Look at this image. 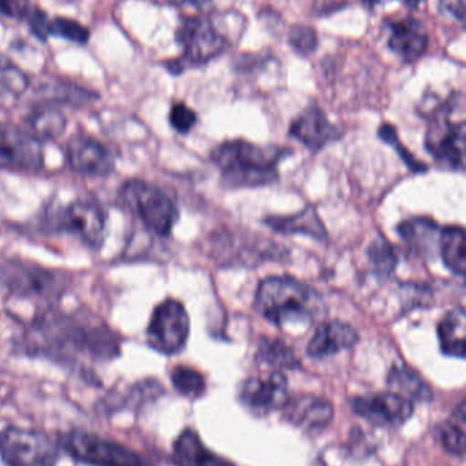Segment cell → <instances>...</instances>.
Instances as JSON below:
<instances>
[{"instance_id": "cell-1", "label": "cell", "mask_w": 466, "mask_h": 466, "mask_svg": "<svg viewBox=\"0 0 466 466\" xmlns=\"http://www.w3.org/2000/svg\"><path fill=\"white\" fill-rule=\"evenodd\" d=\"M286 155V150L279 147L234 139L219 145L211 158L227 187H262L278 179V166Z\"/></svg>"}, {"instance_id": "cell-2", "label": "cell", "mask_w": 466, "mask_h": 466, "mask_svg": "<svg viewBox=\"0 0 466 466\" xmlns=\"http://www.w3.org/2000/svg\"><path fill=\"white\" fill-rule=\"evenodd\" d=\"M256 309L268 322L284 328L311 323L320 301L308 285L293 277H268L257 287Z\"/></svg>"}, {"instance_id": "cell-3", "label": "cell", "mask_w": 466, "mask_h": 466, "mask_svg": "<svg viewBox=\"0 0 466 466\" xmlns=\"http://www.w3.org/2000/svg\"><path fill=\"white\" fill-rule=\"evenodd\" d=\"M36 350L48 355L67 356L88 353L98 359L112 358L117 353V344L106 329L79 325L77 319L46 317L35 326Z\"/></svg>"}, {"instance_id": "cell-4", "label": "cell", "mask_w": 466, "mask_h": 466, "mask_svg": "<svg viewBox=\"0 0 466 466\" xmlns=\"http://www.w3.org/2000/svg\"><path fill=\"white\" fill-rule=\"evenodd\" d=\"M426 147L440 166L453 171H464L466 122L462 93L451 96L432 115L427 130Z\"/></svg>"}, {"instance_id": "cell-5", "label": "cell", "mask_w": 466, "mask_h": 466, "mask_svg": "<svg viewBox=\"0 0 466 466\" xmlns=\"http://www.w3.org/2000/svg\"><path fill=\"white\" fill-rule=\"evenodd\" d=\"M178 44L182 46V57L169 65L170 71L178 74L186 67L207 65L215 57L221 56L229 41L216 29L207 16H192L183 19L175 35Z\"/></svg>"}, {"instance_id": "cell-6", "label": "cell", "mask_w": 466, "mask_h": 466, "mask_svg": "<svg viewBox=\"0 0 466 466\" xmlns=\"http://www.w3.org/2000/svg\"><path fill=\"white\" fill-rule=\"evenodd\" d=\"M123 202L148 231L169 236L178 221L174 201L161 188L142 180H130L122 190Z\"/></svg>"}, {"instance_id": "cell-7", "label": "cell", "mask_w": 466, "mask_h": 466, "mask_svg": "<svg viewBox=\"0 0 466 466\" xmlns=\"http://www.w3.org/2000/svg\"><path fill=\"white\" fill-rule=\"evenodd\" d=\"M0 456L7 466H55L59 451L44 432L7 427L0 432Z\"/></svg>"}, {"instance_id": "cell-8", "label": "cell", "mask_w": 466, "mask_h": 466, "mask_svg": "<svg viewBox=\"0 0 466 466\" xmlns=\"http://www.w3.org/2000/svg\"><path fill=\"white\" fill-rule=\"evenodd\" d=\"M191 333V320L181 301L167 299L161 301L150 317L147 342L161 355H177L185 348Z\"/></svg>"}, {"instance_id": "cell-9", "label": "cell", "mask_w": 466, "mask_h": 466, "mask_svg": "<svg viewBox=\"0 0 466 466\" xmlns=\"http://www.w3.org/2000/svg\"><path fill=\"white\" fill-rule=\"evenodd\" d=\"M62 446L76 461L89 466H147L130 449L88 432L63 435Z\"/></svg>"}, {"instance_id": "cell-10", "label": "cell", "mask_w": 466, "mask_h": 466, "mask_svg": "<svg viewBox=\"0 0 466 466\" xmlns=\"http://www.w3.org/2000/svg\"><path fill=\"white\" fill-rule=\"evenodd\" d=\"M43 144L30 131L0 123V169L36 172L43 168Z\"/></svg>"}, {"instance_id": "cell-11", "label": "cell", "mask_w": 466, "mask_h": 466, "mask_svg": "<svg viewBox=\"0 0 466 466\" xmlns=\"http://www.w3.org/2000/svg\"><path fill=\"white\" fill-rule=\"evenodd\" d=\"M350 408L356 415L379 426H396L412 418L413 402L394 391L355 397L350 400Z\"/></svg>"}, {"instance_id": "cell-12", "label": "cell", "mask_w": 466, "mask_h": 466, "mask_svg": "<svg viewBox=\"0 0 466 466\" xmlns=\"http://www.w3.org/2000/svg\"><path fill=\"white\" fill-rule=\"evenodd\" d=\"M66 160L73 171L87 177H107L115 167L111 150L98 139L84 136L73 137L68 141Z\"/></svg>"}, {"instance_id": "cell-13", "label": "cell", "mask_w": 466, "mask_h": 466, "mask_svg": "<svg viewBox=\"0 0 466 466\" xmlns=\"http://www.w3.org/2000/svg\"><path fill=\"white\" fill-rule=\"evenodd\" d=\"M60 223L90 248H100L106 240V218L95 202L74 201L66 208Z\"/></svg>"}, {"instance_id": "cell-14", "label": "cell", "mask_w": 466, "mask_h": 466, "mask_svg": "<svg viewBox=\"0 0 466 466\" xmlns=\"http://www.w3.org/2000/svg\"><path fill=\"white\" fill-rule=\"evenodd\" d=\"M287 390V378L281 371H274L267 377L246 380L240 389V400L256 412H270L286 405Z\"/></svg>"}, {"instance_id": "cell-15", "label": "cell", "mask_w": 466, "mask_h": 466, "mask_svg": "<svg viewBox=\"0 0 466 466\" xmlns=\"http://www.w3.org/2000/svg\"><path fill=\"white\" fill-rule=\"evenodd\" d=\"M290 136L305 145L312 152L323 149L341 138L342 131L328 120L316 104L305 109L290 126Z\"/></svg>"}, {"instance_id": "cell-16", "label": "cell", "mask_w": 466, "mask_h": 466, "mask_svg": "<svg viewBox=\"0 0 466 466\" xmlns=\"http://www.w3.org/2000/svg\"><path fill=\"white\" fill-rule=\"evenodd\" d=\"M388 48L405 62H415L426 54L429 48V33L415 18H405L388 24Z\"/></svg>"}, {"instance_id": "cell-17", "label": "cell", "mask_w": 466, "mask_h": 466, "mask_svg": "<svg viewBox=\"0 0 466 466\" xmlns=\"http://www.w3.org/2000/svg\"><path fill=\"white\" fill-rule=\"evenodd\" d=\"M358 341V334L347 323H322L308 344V355L315 359L328 358L342 350H350Z\"/></svg>"}, {"instance_id": "cell-18", "label": "cell", "mask_w": 466, "mask_h": 466, "mask_svg": "<svg viewBox=\"0 0 466 466\" xmlns=\"http://www.w3.org/2000/svg\"><path fill=\"white\" fill-rule=\"evenodd\" d=\"M286 419L293 426L316 431L328 426L334 418L330 401L315 396H300L285 405Z\"/></svg>"}, {"instance_id": "cell-19", "label": "cell", "mask_w": 466, "mask_h": 466, "mask_svg": "<svg viewBox=\"0 0 466 466\" xmlns=\"http://www.w3.org/2000/svg\"><path fill=\"white\" fill-rule=\"evenodd\" d=\"M8 285L11 289L24 295L35 296H54L57 295L59 290V282H57L55 274L48 273L40 268L26 265H11L7 273Z\"/></svg>"}, {"instance_id": "cell-20", "label": "cell", "mask_w": 466, "mask_h": 466, "mask_svg": "<svg viewBox=\"0 0 466 466\" xmlns=\"http://www.w3.org/2000/svg\"><path fill=\"white\" fill-rule=\"evenodd\" d=\"M174 456L182 466H234L229 460L205 448L193 430L181 432L174 443Z\"/></svg>"}, {"instance_id": "cell-21", "label": "cell", "mask_w": 466, "mask_h": 466, "mask_svg": "<svg viewBox=\"0 0 466 466\" xmlns=\"http://www.w3.org/2000/svg\"><path fill=\"white\" fill-rule=\"evenodd\" d=\"M440 350L453 358H465L466 352V314L464 309L449 311L438 325Z\"/></svg>"}, {"instance_id": "cell-22", "label": "cell", "mask_w": 466, "mask_h": 466, "mask_svg": "<svg viewBox=\"0 0 466 466\" xmlns=\"http://www.w3.org/2000/svg\"><path fill=\"white\" fill-rule=\"evenodd\" d=\"M388 386L394 393L410 400V401H431L434 393L431 386L423 380L419 372L408 366H394L388 372Z\"/></svg>"}, {"instance_id": "cell-23", "label": "cell", "mask_w": 466, "mask_h": 466, "mask_svg": "<svg viewBox=\"0 0 466 466\" xmlns=\"http://www.w3.org/2000/svg\"><path fill=\"white\" fill-rule=\"evenodd\" d=\"M440 255L449 270L465 277V235L462 227L451 226L443 229L440 236Z\"/></svg>"}, {"instance_id": "cell-24", "label": "cell", "mask_w": 466, "mask_h": 466, "mask_svg": "<svg viewBox=\"0 0 466 466\" xmlns=\"http://www.w3.org/2000/svg\"><path fill=\"white\" fill-rule=\"evenodd\" d=\"M26 74L7 57L0 56V106H10L26 92Z\"/></svg>"}, {"instance_id": "cell-25", "label": "cell", "mask_w": 466, "mask_h": 466, "mask_svg": "<svg viewBox=\"0 0 466 466\" xmlns=\"http://www.w3.org/2000/svg\"><path fill=\"white\" fill-rule=\"evenodd\" d=\"M399 236L405 243L420 255H427L434 248V238L438 233V226L427 218H413L404 221L399 227Z\"/></svg>"}, {"instance_id": "cell-26", "label": "cell", "mask_w": 466, "mask_h": 466, "mask_svg": "<svg viewBox=\"0 0 466 466\" xmlns=\"http://www.w3.org/2000/svg\"><path fill=\"white\" fill-rule=\"evenodd\" d=\"M267 224L271 228L279 232H300L304 235L315 236L317 238H323L326 236V229L322 221L317 218L315 210H304L295 216L289 218H267Z\"/></svg>"}, {"instance_id": "cell-27", "label": "cell", "mask_w": 466, "mask_h": 466, "mask_svg": "<svg viewBox=\"0 0 466 466\" xmlns=\"http://www.w3.org/2000/svg\"><path fill=\"white\" fill-rule=\"evenodd\" d=\"M260 363L267 364L276 370H293L300 367V360L295 350L279 339H264L260 342L256 355Z\"/></svg>"}, {"instance_id": "cell-28", "label": "cell", "mask_w": 466, "mask_h": 466, "mask_svg": "<svg viewBox=\"0 0 466 466\" xmlns=\"http://www.w3.org/2000/svg\"><path fill=\"white\" fill-rule=\"evenodd\" d=\"M65 127V117L54 109L36 112L30 119V133L37 137L40 141L57 138L63 133Z\"/></svg>"}, {"instance_id": "cell-29", "label": "cell", "mask_w": 466, "mask_h": 466, "mask_svg": "<svg viewBox=\"0 0 466 466\" xmlns=\"http://www.w3.org/2000/svg\"><path fill=\"white\" fill-rule=\"evenodd\" d=\"M171 380L178 393L189 399H199L204 394L205 380L202 375L194 369L177 366L171 372Z\"/></svg>"}, {"instance_id": "cell-30", "label": "cell", "mask_w": 466, "mask_h": 466, "mask_svg": "<svg viewBox=\"0 0 466 466\" xmlns=\"http://www.w3.org/2000/svg\"><path fill=\"white\" fill-rule=\"evenodd\" d=\"M48 35H57V37L66 38L73 43L85 46L89 41L90 33L87 27L82 26L79 22L68 18L52 19L48 24Z\"/></svg>"}, {"instance_id": "cell-31", "label": "cell", "mask_w": 466, "mask_h": 466, "mask_svg": "<svg viewBox=\"0 0 466 466\" xmlns=\"http://www.w3.org/2000/svg\"><path fill=\"white\" fill-rule=\"evenodd\" d=\"M369 260L380 276H388L396 268L397 257L393 247L388 241L378 240L372 243L368 251Z\"/></svg>"}, {"instance_id": "cell-32", "label": "cell", "mask_w": 466, "mask_h": 466, "mask_svg": "<svg viewBox=\"0 0 466 466\" xmlns=\"http://www.w3.org/2000/svg\"><path fill=\"white\" fill-rule=\"evenodd\" d=\"M289 43L297 54L308 56L316 51L319 38H317V33L315 32L314 27L300 24L295 25L290 29Z\"/></svg>"}, {"instance_id": "cell-33", "label": "cell", "mask_w": 466, "mask_h": 466, "mask_svg": "<svg viewBox=\"0 0 466 466\" xmlns=\"http://www.w3.org/2000/svg\"><path fill=\"white\" fill-rule=\"evenodd\" d=\"M379 137L383 141L388 142V144L394 145V147L399 150V156L404 158L405 163L408 164V167H409L412 171H427V167L424 166L423 163H420L418 158H415V156H413L412 153L408 152V150L405 149L404 145L399 144V136H397V130L394 126L385 123V125L380 127Z\"/></svg>"}, {"instance_id": "cell-34", "label": "cell", "mask_w": 466, "mask_h": 466, "mask_svg": "<svg viewBox=\"0 0 466 466\" xmlns=\"http://www.w3.org/2000/svg\"><path fill=\"white\" fill-rule=\"evenodd\" d=\"M443 448L454 456L462 457L465 453V432L459 424H443L440 431Z\"/></svg>"}, {"instance_id": "cell-35", "label": "cell", "mask_w": 466, "mask_h": 466, "mask_svg": "<svg viewBox=\"0 0 466 466\" xmlns=\"http://www.w3.org/2000/svg\"><path fill=\"white\" fill-rule=\"evenodd\" d=\"M197 122V115L186 104L177 103L170 111V123L177 133L188 134Z\"/></svg>"}, {"instance_id": "cell-36", "label": "cell", "mask_w": 466, "mask_h": 466, "mask_svg": "<svg viewBox=\"0 0 466 466\" xmlns=\"http://www.w3.org/2000/svg\"><path fill=\"white\" fill-rule=\"evenodd\" d=\"M29 13V0H0V14L8 18L22 19Z\"/></svg>"}, {"instance_id": "cell-37", "label": "cell", "mask_w": 466, "mask_h": 466, "mask_svg": "<svg viewBox=\"0 0 466 466\" xmlns=\"http://www.w3.org/2000/svg\"><path fill=\"white\" fill-rule=\"evenodd\" d=\"M29 24L32 27V32L35 33L36 37L40 40H47L48 37V24L47 21V15L40 10L32 11L29 13Z\"/></svg>"}, {"instance_id": "cell-38", "label": "cell", "mask_w": 466, "mask_h": 466, "mask_svg": "<svg viewBox=\"0 0 466 466\" xmlns=\"http://www.w3.org/2000/svg\"><path fill=\"white\" fill-rule=\"evenodd\" d=\"M440 13L450 15L456 21L464 24L465 21V3L464 0H440Z\"/></svg>"}, {"instance_id": "cell-39", "label": "cell", "mask_w": 466, "mask_h": 466, "mask_svg": "<svg viewBox=\"0 0 466 466\" xmlns=\"http://www.w3.org/2000/svg\"><path fill=\"white\" fill-rule=\"evenodd\" d=\"M361 5H366L368 8L377 7L378 5H382V3L391 2V0H358ZM402 5H407V7L415 8L420 5L421 0H399Z\"/></svg>"}, {"instance_id": "cell-40", "label": "cell", "mask_w": 466, "mask_h": 466, "mask_svg": "<svg viewBox=\"0 0 466 466\" xmlns=\"http://www.w3.org/2000/svg\"><path fill=\"white\" fill-rule=\"evenodd\" d=\"M170 3H172L174 5H194V7H202L205 3L210 2V0H169Z\"/></svg>"}]
</instances>
